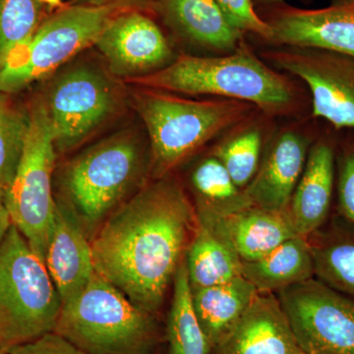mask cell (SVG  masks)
<instances>
[{
  "label": "cell",
  "instance_id": "1",
  "mask_svg": "<svg viewBox=\"0 0 354 354\" xmlns=\"http://www.w3.org/2000/svg\"><path fill=\"white\" fill-rule=\"evenodd\" d=\"M197 227L196 209L167 176L147 183L91 239L95 272L151 314L164 304Z\"/></svg>",
  "mask_w": 354,
  "mask_h": 354
},
{
  "label": "cell",
  "instance_id": "2",
  "mask_svg": "<svg viewBox=\"0 0 354 354\" xmlns=\"http://www.w3.org/2000/svg\"><path fill=\"white\" fill-rule=\"evenodd\" d=\"M151 176L148 138L138 127L121 128L90 144L58 167L55 199L69 209L88 239Z\"/></svg>",
  "mask_w": 354,
  "mask_h": 354
},
{
  "label": "cell",
  "instance_id": "3",
  "mask_svg": "<svg viewBox=\"0 0 354 354\" xmlns=\"http://www.w3.org/2000/svg\"><path fill=\"white\" fill-rule=\"evenodd\" d=\"M127 84L245 102L270 115L291 113L299 102L290 79L260 59L244 41L232 53L218 57L177 55L165 68Z\"/></svg>",
  "mask_w": 354,
  "mask_h": 354
},
{
  "label": "cell",
  "instance_id": "4",
  "mask_svg": "<svg viewBox=\"0 0 354 354\" xmlns=\"http://www.w3.org/2000/svg\"><path fill=\"white\" fill-rule=\"evenodd\" d=\"M130 102L143 122L150 147L151 176L158 179L221 133L241 124L255 106L234 100H196L137 87Z\"/></svg>",
  "mask_w": 354,
  "mask_h": 354
},
{
  "label": "cell",
  "instance_id": "5",
  "mask_svg": "<svg viewBox=\"0 0 354 354\" xmlns=\"http://www.w3.org/2000/svg\"><path fill=\"white\" fill-rule=\"evenodd\" d=\"M39 94L57 155L80 148L124 113L129 93L102 58L80 57L46 78Z\"/></svg>",
  "mask_w": 354,
  "mask_h": 354
},
{
  "label": "cell",
  "instance_id": "6",
  "mask_svg": "<svg viewBox=\"0 0 354 354\" xmlns=\"http://www.w3.org/2000/svg\"><path fill=\"white\" fill-rule=\"evenodd\" d=\"M53 332L87 354H149L158 335L153 314L97 272L62 304Z\"/></svg>",
  "mask_w": 354,
  "mask_h": 354
},
{
  "label": "cell",
  "instance_id": "7",
  "mask_svg": "<svg viewBox=\"0 0 354 354\" xmlns=\"http://www.w3.org/2000/svg\"><path fill=\"white\" fill-rule=\"evenodd\" d=\"M120 9L70 6L48 16L0 69V92L14 95L41 82L90 46Z\"/></svg>",
  "mask_w": 354,
  "mask_h": 354
},
{
  "label": "cell",
  "instance_id": "8",
  "mask_svg": "<svg viewBox=\"0 0 354 354\" xmlns=\"http://www.w3.org/2000/svg\"><path fill=\"white\" fill-rule=\"evenodd\" d=\"M28 108L29 132L19 167L12 183L6 189V203L13 225L46 264L55 214L53 176L57 153L39 95Z\"/></svg>",
  "mask_w": 354,
  "mask_h": 354
},
{
  "label": "cell",
  "instance_id": "9",
  "mask_svg": "<svg viewBox=\"0 0 354 354\" xmlns=\"http://www.w3.org/2000/svg\"><path fill=\"white\" fill-rule=\"evenodd\" d=\"M62 301L44 262L15 225L0 244V308L20 344L55 330Z\"/></svg>",
  "mask_w": 354,
  "mask_h": 354
},
{
  "label": "cell",
  "instance_id": "10",
  "mask_svg": "<svg viewBox=\"0 0 354 354\" xmlns=\"http://www.w3.org/2000/svg\"><path fill=\"white\" fill-rule=\"evenodd\" d=\"M305 354H354V297L314 278L279 291Z\"/></svg>",
  "mask_w": 354,
  "mask_h": 354
},
{
  "label": "cell",
  "instance_id": "11",
  "mask_svg": "<svg viewBox=\"0 0 354 354\" xmlns=\"http://www.w3.org/2000/svg\"><path fill=\"white\" fill-rule=\"evenodd\" d=\"M262 57L277 69L301 79L311 95L312 118L337 131H354V58L308 48H277Z\"/></svg>",
  "mask_w": 354,
  "mask_h": 354
},
{
  "label": "cell",
  "instance_id": "12",
  "mask_svg": "<svg viewBox=\"0 0 354 354\" xmlns=\"http://www.w3.org/2000/svg\"><path fill=\"white\" fill-rule=\"evenodd\" d=\"M94 46L109 72L124 83L155 73L177 57L160 27L140 11L116 14Z\"/></svg>",
  "mask_w": 354,
  "mask_h": 354
},
{
  "label": "cell",
  "instance_id": "13",
  "mask_svg": "<svg viewBox=\"0 0 354 354\" xmlns=\"http://www.w3.org/2000/svg\"><path fill=\"white\" fill-rule=\"evenodd\" d=\"M266 22L277 48H308L334 51L354 58V0H337L329 6L302 9L277 6Z\"/></svg>",
  "mask_w": 354,
  "mask_h": 354
},
{
  "label": "cell",
  "instance_id": "14",
  "mask_svg": "<svg viewBox=\"0 0 354 354\" xmlns=\"http://www.w3.org/2000/svg\"><path fill=\"white\" fill-rule=\"evenodd\" d=\"M339 131L330 127L312 143L288 209L295 232L308 239L329 221L337 179Z\"/></svg>",
  "mask_w": 354,
  "mask_h": 354
},
{
  "label": "cell",
  "instance_id": "15",
  "mask_svg": "<svg viewBox=\"0 0 354 354\" xmlns=\"http://www.w3.org/2000/svg\"><path fill=\"white\" fill-rule=\"evenodd\" d=\"M209 354H305L279 298L258 292Z\"/></svg>",
  "mask_w": 354,
  "mask_h": 354
},
{
  "label": "cell",
  "instance_id": "16",
  "mask_svg": "<svg viewBox=\"0 0 354 354\" xmlns=\"http://www.w3.org/2000/svg\"><path fill=\"white\" fill-rule=\"evenodd\" d=\"M311 140L304 133H279L266 153L250 183L244 188L254 206L288 212L295 188L306 164Z\"/></svg>",
  "mask_w": 354,
  "mask_h": 354
},
{
  "label": "cell",
  "instance_id": "17",
  "mask_svg": "<svg viewBox=\"0 0 354 354\" xmlns=\"http://www.w3.org/2000/svg\"><path fill=\"white\" fill-rule=\"evenodd\" d=\"M197 220L227 242L241 262L260 259L283 242L299 236L288 212L254 205L225 216L197 215Z\"/></svg>",
  "mask_w": 354,
  "mask_h": 354
},
{
  "label": "cell",
  "instance_id": "18",
  "mask_svg": "<svg viewBox=\"0 0 354 354\" xmlns=\"http://www.w3.org/2000/svg\"><path fill=\"white\" fill-rule=\"evenodd\" d=\"M46 266L62 304L81 292L95 272L90 239L75 216L57 200Z\"/></svg>",
  "mask_w": 354,
  "mask_h": 354
},
{
  "label": "cell",
  "instance_id": "19",
  "mask_svg": "<svg viewBox=\"0 0 354 354\" xmlns=\"http://www.w3.org/2000/svg\"><path fill=\"white\" fill-rule=\"evenodd\" d=\"M158 12L186 43L230 53L243 41V32L230 25L215 0H156Z\"/></svg>",
  "mask_w": 354,
  "mask_h": 354
},
{
  "label": "cell",
  "instance_id": "20",
  "mask_svg": "<svg viewBox=\"0 0 354 354\" xmlns=\"http://www.w3.org/2000/svg\"><path fill=\"white\" fill-rule=\"evenodd\" d=\"M241 276L258 292L270 293L314 279L311 244L306 237H292L260 259L241 262Z\"/></svg>",
  "mask_w": 354,
  "mask_h": 354
},
{
  "label": "cell",
  "instance_id": "21",
  "mask_svg": "<svg viewBox=\"0 0 354 354\" xmlns=\"http://www.w3.org/2000/svg\"><path fill=\"white\" fill-rule=\"evenodd\" d=\"M310 236L315 279L354 297V223L335 214Z\"/></svg>",
  "mask_w": 354,
  "mask_h": 354
},
{
  "label": "cell",
  "instance_id": "22",
  "mask_svg": "<svg viewBox=\"0 0 354 354\" xmlns=\"http://www.w3.org/2000/svg\"><path fill=\"white\" fill-rule=\"evenodd\" d=\"M191 290L195 314L211 348L241 318L258 293L242 276L221 285Z\"/></svg>",
  "mask_w": 354,
  "mask_h": 354
},
{
  "label": "cell",
  "instance_id": "23",
  "mask_svg": "<svg viewBox=\"0 0 354 354\" xmlns=\"http://www.w3.org/2000/svg\"><path fill=\"white\" fill-rule=\"evenodd\" d=\"M185 262L191 288L221 285L241 276V260L234 249L198 220Z\"/></svg>",
  "mask_w": 354,
  "mask_h": 354
},
{
  "label": "cell",
  "instance_id": "24",
  "mask_svg": "<svg viewBox=\"0 0 354 354\" xmlns=\"http://www.w3.org/2000/svg\"><path fill=\"white\" fill-rule=\"evenodd\" d=\"M191 184L196 193L197 215L225 216L253 206L218 158L211 156L195 167Z\"/></svg>",
  "mask_w": 354,
  "mask_h": 354
},
{
  "label": "cell",
  "instance_id": "25",
  "mask_svg": "<svg viewBox=\"0 0 354 354\" xmlns=\"http://www.w3.org/2000/svg\"><path fill=\"white\" fill-rule=\"evenodd\" d=\"M169 354H209L211 346L203 332L192 302L185 257L174 279V295L167 322Z\"/></svg>",
  "mask_w": 354,
  "mask_h": 354
},
{
  "label": "cell",
  "instance_id": "26",
  "mask_svg": "<svg viewBox=\"0 0 354 354\" xmlns=\"http://www.w3.org/2000/svg\"><path fill=\"white\" fill-rule=\"evenodd\" d=\"M29 128V108L17 104L12 95L0 92V186L6 189L19 167Z\"/></svg>",
  "mask_w": 354,
  "mask_h": 354
},
{
  "label": "cell",
  "instance_id": "27",
  "mask_svg": "<svg viewBox=\"0 0 354 354\" xmlns=\"http://www.w3.org/2000/svg\"><path fill=\"white\" fill-rule=\"evenodd\" d=\"M44 7L39 0H0V69L48 17Z\"/></svg>",
  "mask_w": 354,
  "mask_h": 354
},
{
  "label": "cell",
  "instance_id": "28",
  "mask_svg": "<svg viewBox=\"0 0 354 354\" xmlns=\"http://www.w3.org/2000/svg\"><path fill=\"white\" fill-rule=\"evenodd\" d=\"M262 143L260 130L250 128L216 147L212 156L223 165L234 183L244 189L259 167Z\"/></svg>",
  "mask_w": 354,
  "mask_h": 354
},
{
  "label": "cell",
  "instance_id": "29",
  "mask_svg": "<svg viewBox=\"0 0 354 354\" xmlns=\"http://www.w3.org/2000/svg\"><path fill=\"white\" fill-rule=\"evenodd\" d=\"M339 136L335 179V214L354 223V131Z\"/></svg>",
  "mask_w": 354,
  "mask_h": 354
},
{
  "label": "cell",
  "instance_id": "30",
  "mask_svg": "<svg viewBox=\"0 0 354 354\" xmlns=\"http://www.w3.org/2000/svg\"><path fill=\"white\" fill-rule=\"evenodd\" d=\"M221 12L230 25L241 32H252L264 41H269L272 36L270 25L262 19L255 9L252 0H215Z\"/></svg>",
  "mask_w": 354,
  "mask_h": 354
},
{
  "label": "cell",
  "instance_id": "31",
  "mask_svg": "<svg viewBox=\"0 0 354 354\" xmlns=\"http://www.w3.org/2000/svg\"><path fill=\"white\" fill-rule=\"evenodd\" d=\"M6 354H87L77 348L62 335L55 332L48 333L16 344L7 351Z\"/></svg>",
  "mask_w": 354,
  "mask_h": 354
},
{
  "label": "cell",
  "instance_id": "32",
  "mask_svg": "<svg viewBox=\"0 0 354 354\" xmlns=\"http://www.w3.org/2000/svg\"><path fill=\"white\" fill-rule=\"evenodd\" d=\"M71 6L111 7L120 10H134L150 14L158 12L156 0H72Z\"/></svg>",
  "mask_w": 354,
  "mask_h": 354
},
{
  "label": "cell",
  "instance_id": "33",
  "mask_svg": "<svg viewBox=\"0 0 354 354\" xmlns=\"http://www.w3.org/2000/svg\"><path fill=\"white\" fill-rule=\"evenodd\" d=\"M20 344L10 319L6 312L0 308V348L9 349Z\"/></svg>",
  "mask_w": 354,
  "mask_h": 354
},
{
  "label": "cell",
  "instance_id": "34",
  "mask_svg": "<svg viewBox=\"0 0 354 354\" xmlns=\"http://www.w3.org/2000/svg\"><path fill=\"white\" fill-rule=\"evenodd\" d=\"M10 214L6 203V189L0 186V244L12 225Z\"/></svg>",
  "mask_w": 354,
  "mask_h": 354
},
{
  "label": "cell",
  "instance_id": "35",
  "mask_svg": "<svg viewBox=\"0 0 354 354\" xmlns=\"http://www.w3.org/2000/svg\"><path fill=\"white\" fill-rule=\"evenodd\" d=\"M44 6L50 7V8H57L62 6V0H39Z\"/></svg>",
  "mask_w": 354,
  "mask_h": 354
},
{
  "label": "cell",
  "instance_id": "36",
  "mask_svg": "<svg viewBox=\"0 0 354 354\" xmlns=\"http://www.w3.org/2000/svg\"><path fill=\"white\" fill-rule=\"evenodd\" d=\"M261 1L270 4V6H279L285 4V0H261Z\"/></svg>",
  "mask_w": 354,
  "mask_h": 354
},
{
  "label": "cell",
  "instance_id": "37",
  "mask_svg": "<svg viewBox=\"0 0 354 354\" xmlns=\"http://www.w3.org/2000/svg\"><path fill=\"white\" fill-rule=\"evenodd\" d=\"M7 351H8V349H6V348H0V354H6L7 353Z\"/></svg>",
  "mask_w": 354,
  "mask_h": 354
},
{
  "label": "cell",
  "instance_id": "38",
  "mask_svg": "<svg viewBox=\"0 0 354 354\" xmlns=\"http://www.w3.org/2000/svg\"><path fill=\"white\" fill-rule=\"evenodd\" d=\"M337 1V0H330V2Z\"/></svg>",
  "mask_w": 354,
  "mask_h": 354
}]
</instances>
